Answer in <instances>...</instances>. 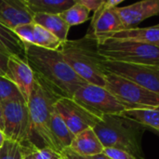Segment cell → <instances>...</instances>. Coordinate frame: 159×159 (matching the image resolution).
Instances as JSON below:
<instances>
[{
    "label": "cell",
    "mask_w": 159,
    "mask_h": 159,
    "mask_svg": "<svg viewBox=\"0 0 159 159\" xmlns=\"http://www.w3.org/2000/svg\"><path fill=\"white\" fill-rule=\"evenodd\" d=\"M25 61L34 78L51 93L61 98H73L88 84L64 61L59 50H51L24 44Z\"/></svg>",
    "instance_id": "cell-1"
},
{
    "label": "cell",
    "mask_w": 159,
    "mask_h": 159,
    "mask_svg": "<svg viewBox=\"0 0 159 159\" xmlns=\"http://www.w3.org/2000/svg\"><path fill=\"white\" fill-rule=\"evenodd\" d=\"M147 128L124 116H104L93 128L104 148L124 150L136 159H144L143 134Z\"/></svg>",
    "instance_id": "cell-2"
},
{
    "label": "cell",
    "mask_w": 159,
    "mask_h": 159,
    "mask_svg": "<svg viewBox=\"0 0 159 159\" xmlns=\"http://www.w3.org/2000/svg\"><path fill=\"white\" fill-rule=\"evenodd\" d=\"M69 66L88 84L105 88L103 58L98 50L95 39L85 35L75 40H67L58 49Z\"/></svg>",
    "instance_id": "cell-3"
},
{
    "label": "cell",
    "mask_w": 159,
    "mask_h": 159,
    "mask_svg": "<svg viewBox=\"0 0 159 159\" xmlns=\"http://www.w3.org/2000/svg\"><path fill=\"white\" fill-rule=\"evenodd\" d=\"M59 99V97L51 93L34 78L27 106L32 132L31 143L35 151L49 147L57 152L51 134L50 124L54 106Z\"/></svg>",
    "instance_id": "cell-4"
},
{
    "label": "cell",
    "mask_w": 159,
    "mask_h": 159,
    "mask_svg": "<svg viewBox=\"0 0 159 159\" xmlns=\"http://www.w3.org/2000/svg\"><path fill=\"white\" fill-rule=\"evenodd\" d=\"M98 50L106 61L159 67V46L109 39L98 45Z\"/></svg>",
    "instance_id": "cell-5"
},
{
    "label": "cell",
    "mask_w": 159,
    "mask_h": 159,
    "mask_svg": "<svg viewBox=\"0 0 159 159\" xmlns=\"http://www.w3.org/2000/svg\"><path fill=\"white\" fill-rule=\"evenodd\" d=\"M4 116L6 139L19 143L21 147L34 152L31 143V124L27 103L24 101H11L1 103Z\"/></svg>",
    "instance_id": "cell-6"
},
{
    "label": "cell",
    "mask_w": 159,
    "mask_h": 159,
    "mask_svg": "<svg viewBox=\"0 0 159 159\" xmlns=\"http://www.w3.org/2000/svg\"><path fill=\"white\" fill-rule=\"evenodd\" d=\"M73 99L100 117L121 116L129 110H133L118 100L106 88L92 84H86L81 87L75 93Z\"/></svg>",
    "instance_id": "cell-7"
},
{
    "label": "cell",
    "mask_w": 159,
    "mask_h": 159,
    "mask_svg": "<svg viewBox=\"0 0 159 159\" xmlns=\"http://www.w3.org/2000/svg\"><path fill=\"white\" fill-rule=\"evenodd\" d=\"M105 88L132 109L158 108L159 94L126 78L105 72Z\"/></svg>",
    "instance_id": "cell-8"
},
{
    "label": "cell",
    "mask_w": 159,
    "mask_h": 159,
    "mask_svg": "<svg viewBox=\"0 0 159 159\" xmlns=\"http://www.w3.org/2000/svg\"><path fill=\"white\" fill-rule=\"evenodd\" d=\"M102 67L107 73L126 78L159 94V67L112 61L104 59L102 61Z\"/></svg>",
    "instance_id": "cell-9"
},
{
    "label": "cell",
    "mask_w": 159,
    "mask_h": 159,
    "mask_svg": "<svg viewBox=\"0 0 159 159\" xmlns=\"http://www.w3.org/2000/svg\"><path fill=\"white\" fill-rule=\"evenodd\" d=\"M54 110L61 116L74 135L88 129H93L102 119L73 98L59 99Z\"/></svg>",
    "instance_id": "cell-10"
},
{
    "label": "cell",
    "mask_w": 159,
    "mask_h": 159,
    "mask_svg": "<svg viewBox=\"0 0 159 159\" xmlns=\"http://www.w3.org/2000/svg\"><path fill=\"white\" fill-rule=\"evenodd\" d=\"M125 29L117 7H108L104 0L102 6L94 12L86 35L95 39L98 45H101Z\"/></svg>",
    "instance_id": "cell-11"
},
{
    "label": "cell",
    "mask_w": 159,
    "mask_h": 159,
    "mask_svg": "<svg viewBox=\"0 0 159 159\" xmlns=\"http://www.w3.org/2000/svg\"><path fill=\"white\" fill-rule=\"evenodd\" d=\"M12 31L23 44L33 45L51 50H58L62 44V42L53 34L34 21L20 24L15 27Z\"/></svg>",
    "instance_id": "cell-12"
},
{
    "label": "cell",
    "mask_w": 159,
    "mask_h": 159,
    "mask_svg": "<svg viewBox=\"0 0 159 159\" xmlns=\"http://www.w3.org/2000/svg\"><path fill=\"white\" fill-rule=\"evenodd\" d=\"M6 77L10 80L19 89L27 103L34 83V75L27 61L17 56H9Z\"/></svg>",
    "instance_id": "cell-13"
},
{
    "label": "cell",
    "mask_w": 159,
    "mask_h": 159,
    "mask_svg": "<svg viewBox=\"0 0 159 159\" xmlns=\"http://www.w3.org/2000/svg\"><path fill=\"white\" fill-rule=\"evenodd\" d=\"M117 12L125 28H133L143 20L159 15V0H143L129 6L118 7Z\"/></svg>",
    "instance_id": "cell-14"
},
{
    "label": "cell",
    "mask_w": 159,
    "mask_h": 159,
    "mask_svg": "<svg viewBox=\"0 0 159 159\" xmlns=\"http://www.w3.org/2000/svg\"><path fill=\"white\" fill-rule=\"evenodd\" d=\"M33 17L23 0H0V23L8 29L32 22Z\"/></svg>",
    "instance_id": "cell-15"
},
{
    "label": "cell",
    "mask_w": 159,
    "mask_h": 159,
    "mask_svg": "<svg viewBox=\"0 0 159 159\" xmlns=\"http://www.w3.org/2000/svg\"><path fill=\"white\" fill-rule=\"evenodd\" d=\"M69 148L78 155L89 157L102 154L104 150L93 129H88L75 135Z\"/></svg>",
    "instance_id": "cell-16"
},
{
    "label": "cell",
    "mask_w": 159,
    "mask_h": 159,
    "mask_svg": "<svg viewBox=\"0 0 159 159\" xmlns=\"http://www.w3.org/2000/svg\"><path fill=\"white\" fill-rule=\"evenodd\" d=\"M111 39L133 41L159 46V24L143 28L133 27L125 29L116 34Z\"/></svg>",
    "instance_id": "cell-17"
},
{
    "label": "cell",
    "mask_w": 159,
    "mask_h": 159,
    "mask_svg": "<svg viewBox=\"0 0 159 159\" xmlns=\"http://www.w3.org/2000/svg\"><path fill=\"white\" fill-rule=\"evenodd\" d=\"M33 21L59 38L62 43L67 41L70 26L63 20V19L57 14H45L38 13L33 17Z\"/></svg>",
    "instance_id": "cell-18"
},
{
    "label": "cell",
    "mask_w": 159,
    "mask_h": 159,
    "mask_svg": "<svg viewBox=\"0 0 159 159\" xmlns=\"http://www.w3.org/2000/svg\"><path fill=\"white\" fill-rule=\"evenodd\" d=\"M50 129L55 143V147L58 153L61 154L63 150L70 147L75 138V135L71 132L63 119L55 110L51 116Z\"/></svg>",
    "instance_id": "cell-19"
},
{
    "label": "cell",
    "mask_w": 159,
    "mask_h": 159,
    "mask_svg": "<svg viewBox=\"0 0 159 159\" xmlns=\"http://www.w3.org/2000/svg\"><path fill=\"white\" fill-rule=\"evenodd\" d=\"M33 15L38 13L60 15L70 8L76 0H23Z\"/></svg>",
    "instance_id": "cell-20"
},
{
    "label": "cell",
    "mask_w": 159,
    "mask_h": 159,
    "mask_svg": "<svg viewBox=\"0 0 159 159\" xmlns=\"http://www.w3.org/2000/svg\"><path fill=\"white\" fill-rule=\"evenodd\" d=\"M0 53L7 56H17L25 60L24 44L15 33L0 23Z\"/></svg>",
    "instance_id": "cell-21"
},
{
    "label": "cell",
    "mask_w": 159,
    "mask_h": 159,
    "mask_svg": "<svg viewBox=\"0 0 159 159\" xmlns=\"http://www.w3.org/2000/svg\"><path fill=\"white\" fill-rule=\"evenodd\" d=\"M122 116L140 123L145 128H150L154 131L159 132V107L129 110Z\"/></svg>",
    "instance_id": "cell-22"
},
{
    "label": "cell",
    "mask_w": 159,
    "mask_h": 159,
    "mask_svg": "<svg viewBox=\"0 0 159 159\" xmlns=\"http://www.w3.org/2000/svg\"><path fill=\"white\" fill-rule=\"evenodd\" d=\"M89 10L83 6L78 0L67 10L60 14L63 20L71 27L78 24H82L89 19Z\"/></svg>",
    "instance_id": "cell-23"
},
{
    "label": "cell",
    "mask_w": 159,
    "mask_h": 159,
    "mask_svg": "<svg viewBox=\"0 0 159 159\" xmlns=\"http://www.w3.org/2000/svg\"><path fill=\"white\" fill-rule=\"evenodd\" d=\"M11 101H24V99L10 80L0 75V103Z\"/></svg>",
    "instance_id": "cell-24"
},
{
    "label": "cell",
    "mask_w": 159,
    "mask_h": 159,
    "mask_svg": "<svg viewBox=\"0 0 159 159\" xmlns=\"http://www.w3.org/2000/svg\"><path fill=\"white\" fill-rule=\"evenodd\" d=\"M27 153L33 152L21 147L17 143L7 140L0 149V159H23L24 155Z\"/></svg>",
    "instance_id": "cell-25"
},
{
    "label": "cell",
    "mask_w": 159,
    "mask_h": 159,
    "mask_svg": "<svg viewBox=\"0 0 159 159\" xmlns=\"http://www.w3.org/2000/svg\"><path fill=\"white\" fill-rule=\"evenodd\" d=\"M34 157L35 159H62L61 155L55 150L49 148V147H45L42 149H38L34 151Z\"/></svg>",
    "instance_id": "cell-26"
},
{
    "label": "cell",
    "mask_w": 159,
    "mask_h": 159,
    "mask_svg": "<svg viewBox=\"0 0 159 159\" xmlns=\"http://www.w3.org/2000/svg\"><path fill=\"white\" fill-rule=\"evenodd\" d=\"M102 154H104L110 159H136L132 155H130L129 153H128L124 150L111 148V147L104 148Z\"/></svg>",
    "instance_id": "cell-27"
},
{
    "label": "cell",
    "mask_w": 159,
    "mask_h": 159,
    "mask_svg": "<svg viewBox=\"0 0 159 159\" xmlns=\"http://www.w3.org/2000/svg\"><path fill=\"white\" fill-rule=\"evenodd\" d=\"M89 11H97L103 4L104 0H78Z\"/></svg>",
    "instance_id": "cell-28"
},
{
    "label": "cell",
    "mask_w": 159,
    "mask_h": 159,
    "mask_svg": "<svg viewBox=\"0 0 159 159\" xmlns=\"http://www.w3.org/2000/svg\"><path fill=\"white\" fill-rule=\"evenodd\" d=\"M61 155L62 159H92L89 157H84V156L78 155L75 152L72 151L70 148H67V149L63 150L61 153Z\"/></svg>",
    "instance_id": "cell-29"
},
{
    "label": "cell",
    "mask_w": 159,
    "mask_h": 159,
    "mask_svg": "<svg viewBox=\"0 0 159 159\" xmlns=\"http://www.w3.org/2000/svg\"><path fill=\"white\" fill-rule=\"evenodd\" d=\"M7 61H8V56L0 53V75L1 76H6Z\"/></svg>",
    "instance_id": "cell-30"
},
{
    "label": "cell",
    "mask_w": 159,
    "mask_h": 159,
    "mask_svg": "<svg viewBox=\"0 0 159 159\" xmlns=\"http://www.w3.org/2000/svg\"><path fill=\"white\" fill-rule=\"evenodd\" d=\"M123 2V0H108L105 1V5L108 7H118V5H120Z\"/></svg>",
    "instance_id": "cell-31"
},
{
    "label": "cell",
    "mask_w": 159,
    "mask_h": 159,
    "mask_svg": "<svg viewBox=\"0 0 159 159\" xmlns=\"http://www.w3.org/2000/svg\"><path fill=\"white\" fill-rule=\"evenodd\" d=\"M6 141H7V139H6V136L4 134V131L0 129V149L3 147Z\"/></svg>",
    "instance_id": "cell-32"
},
{
    "label": "cell",
    "mask_w": 159,
    "mask_h": 159,
    "mask_svg": "<svg viewBox=\"0 0 159 159\" xmlns=\"http://www.w3.org/2000/svg\"><path fill=\"white\" fill-rule=\"evenodd\" d=\"M0 129L2 130L4 129V116H3V108L1 103H0Z\"/></svg>",
    "instance_id": "cell-33"
},
{
    "label": "cell",
    "mask_w": 159,
    "mask_h": 159,
    "mask_svg": "<svg viewBox=\"0 0 159 159\" xmlns=\"http://www.w3.org/2000/svg\"><path fill=\"white\" fill-rule=\"evenodd\" d=\"M92 159H110L109 157H107L104 154H100V155H97V156H94L91 157Z\"/></svg>",
    "instance_id": "cell-34"
},
{
    "label": "cell",
    "mask_w": 159,
    "mask_h": 159,
    "mask_svg": "<svg viewBox=\"0 0 159 159\" xmlns=\"http://www.w3.org/2000/svg\"><path fill=\"white\" fill-rule=\"evenodd\" d=\"M23 159H35L34 157V154L33 153H27L24 155V157Z\"/></svg>",
    "instance_id": "cell-35"
},
{
    "label": "cell",
    "mask_w": 159,
    "mask_h": 159,
    "mask_svg": "<svg viewBox=\"0 0 159 159\" xmlns=\"http://www.w3.org/2000/svg\"><path fill=\"white\" fill-rule=\"evenodd\" d=\"M155 132H156V133H157V135H158V136H159V132H158V131H155Z\"/></svg>",
    "instance_id": "cell-36"
}]
</instances>
